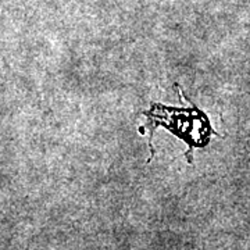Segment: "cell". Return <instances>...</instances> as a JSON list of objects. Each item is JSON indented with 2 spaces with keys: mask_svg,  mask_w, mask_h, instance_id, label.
Instances as JSON below:
<instances>
[{
  "mask_svg": "<svg viewBox=\"0 0 250 250\" xmlns=\"http://www.w3.org/2000/svg\"><path fill=\"white\" fill-rule=\"evenodd\" d=\"M147 117V124L141 128V132L145 134L146 129L150 136V150H153L152 138L153 132L157 126H164L179 139H182L188 145L187 157L189 163H192V152L195 147H205L210 142V135H217L211 129L210 121L203 111L190 103V107H167L164 104L154 103L150 110L143 113Z\"/></svg>",
  "mask_w": 250,
  "mask_h": 250,
  "instance_id": "1",
  "label": "cell"
}]
</instances>
